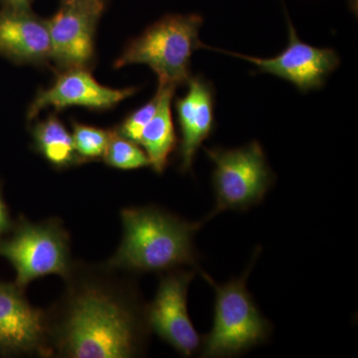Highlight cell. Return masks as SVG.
<instances>
[{"instance_id":"1","label":"cell","mask_w":358,"mask_h":358,"mask_svg":"<svg viewBox=\"0 0 358 358\" xmlns=\"http://www.w3.org/2000/svg\"><path fill=\"white\" fill-rule=\"evenodd\" d=\"M75 265L64 296L46 313L51 355L67 358H129L145 352L152 333L147 306L129 282Z\"/></svg>"},{"instance_id":"2","label":"cell","mask_w":358,"mask_h":358,"mask_svg":"<svg viewBox=\"0 0 358 358\" xmlns=\"http://www.w3.org/2000/svg\"><path fill=\"white\" fill-rule=\"evenodd\" d=\"M122 238L105 264L112 271L169 272L185 266L199 268L194 237L203 222H189L157 206L121 211Z\"/></svg>"},{"instance_id":"3","label":"cell","mask_w":358,"mask_h":358,"mask_svg":"<svg viewBox=\"0 0 358 358\" xmlns=\"http://www.w3.org/2000/svg\"><path fill=\"white\" fill-rule=\"evenodd\" d=\"M260 250H256L244 274L225 284H218L199 270L205 281L215 291L213 327L202 338L200 357H232L266 343L273 331V324L259 310L253 296L247 289V279Z\"/></svg>"},{"instance_id":"4","label":"cell","mask_w":358,"mask_h":358,"mask_svg":"<svg viewBox=\"0 0 358 358\" xmlns=\"http://www.w3.org/2000/svg\"><path fill=\"white\" fill-rule=\"evenodd\" d=\"M202 23L199 14L164 16L129 44L115 68L145 64L159 77V86L187 83L193 53L206 48L199 39Z\"/></svg>"},{"instance_id":"5","label":"cell","mask_w":358,"mask_h":358,"mask_svg":"<svg viewBox=\"0 0 358 358\" xmlns=\"http://www.w3.org/2000/svg\"><path fill=\"white\" fill-rule=\"evenodd\" d=\"M214 164L212 185L215 207L205 223L224 211H246L265 199L275 182L261 143L254 141L237 148H203Z\"/></svg>"},{"instance_id":"6","label":"cell","mask_w":358,"mask_h":358,"mask_svg":"<svg viewBox=\"0 0 358 358\" xmlns=\"http://www.w3.org/2000/svg\"><path fill=\"white\" fill-rule=\"evenodd\" d=\"M0 257L13 265L15 284L23 289L45 275L67 279L76 265L71 257L69 235L57 219L39 223L20 219L0 239Z\"/></svg>"},{"instance_id":"7","label":"cell","mask_w":358,"mask_h":358,"mask_svg":"<svg viewBox=\"0 0 358 358\" xmlns=\"http://www.w3.org/2000/svg\"><path fill=\"white\" fill-rule=\"evenodd\" d=\"M197 270L179 268L166 272L160 278L154 301L147 305L150 331L185 357L201 348L202 338L193 326L187 308L188 288Z\"/></svg>"},{"instance_id":"8","label":"cell","mask_w":358,"mask_h":358,"mask_svg":"<svg viewBox=\"0 0 358 358\" xmlns=\"http://www.w3.org/2000/svg\"><path fill=\"white\" fill-rule=\"evenodd\" d=\"M106 0H67L46 20L52 56L61 70L87 68L94 57V36Z\"/></svg>"},{"instance_id":"9","label":"cell","mask_w":358,"mask_h":358,"mask_svg":"<svg viewBox=\"0 0 358 358\" xmlns=\"http://www.w3.org/2000/svg\"><path fill=\"white\" fill-rule=\"evenodd\" d=\"M288 28V46L275 57L258 58L234 52H220L253 63L261 73L282 78L303 93L322 88L327 77L341 63L338 53L334 49L317 48L301 41L289 16Z\"/></svg>"},{"instance_id":"10","label":"cell","mask_w":358,"mask_h":358,"mask_svg":"<svg viewBox=\"0 0 358 358\" xmlns=\"http://www.w3.org/2000/svg\"><path fill=\"white\" fill-rule=\"evenodd\" d=\"M21 355L51 357L47 315L17 284L0 282V355Z\"/></svg>"},{"instance_id":"11","label":"cell","mask_w":358,"mask_h":358,"mask_svg":"<svg viewBox=\"0 0 358 358\" xmlns=\"http://www.w3.org/2000/svg\"><path fill=\"white\" fill-rule=\"evenodd\" d=\"M136 92V88H108L96 82L87 68H73L59 75L50 88L40 92L30 105L27 117L31 121L47 107L56 110L73 106L94 110L110 109Z\"/></svg>"},{"instance_id":"12","label":"cell","mask_w":358,"mask_h":358,"mask_svg":"<svg viewBox=\"0 0 358 358\" xmlns=\"http://www.w3.org/2000/svg\"><path fill=\"white\" fill-rule=\"evenodd\" d=\"M187 84V93L176 102L180 129L179 171L182 173H192L197 152L215 126L213 86L201 76L190 77Z\"/></svg>"},{"instance_id":"13","label":"cell","mask_w":358,"mask_h":358,"mask_svg":"<svg viewBox=\"0 0 358 358\" xmlns=\"http://www.w3.org/2000/svg\"><path fill=\"white\" fill-rule=\"evenodd\" d=\"M0 56L17 64H41L50 60L52 46L46 20L31 10H0Z\"/></svg>"},{"instance_id":"14","label":"cell","mask_w":358,"mask_h":358,"mask_svg":"<svg viewBox=\"0 0 358 358\" xmlns=\"http://www.w3.org/2000/svg\"><path fill=\"white\" fill-rule=\"evenodd\" d=\"M176 89L171 86H159V101L157 113L143 129L138 143L145 150L150 166L159 174L166 169L169 155L176 145L171 109Z\"/></svg>"},{"instance_id":"15","label":"cell","mask_w":358,"mask_h":358,"mask_svg":"<svg viewBox=\"0 0 358 358\" xmlns=\"http://www.w3.org/2000/svg\"><path fill=\"white\" fill-rule=\"evenodd\" d=\"M33 140L40 154L58 169L83 162L75 150L72 134L54 115L33 128Z\"/></svg>"},{"instance_id":"16","label":"cell","mask_w":358,"mask_h":358,"mask_svg":"<svg viewBox=\"0 0 358 358\" xmlns=\"http://www.w3.org/2000/svg\"><path fill=\"white\" fill-rule=\"evenodd\" d=\"M108 166L122 171H133L150 166L147 154L138 143L114 131L103 157Z\"/></svg>"},{"instance_id":"17","label":"cell","mask_w":358,"mask_h":358,"mask_svg":"<svg viewBox=\"0 0 358 358\" xmlns=\"http://www.w3.org/2000/svg\"><path fill=\"white\" fill-rule=\"evenodd\" d=\"M114 131L73 122L72 138L80 159L84 162L103 157Z\"/></svg>"},{"instance_id":"18","label":"cell","mask_w":358,"mask_h":358,"mask_svg":"<svg viewBox=\"0 0 358 358\" xmlns=\"http://www.w3.org/2000/svg\"><path fill=\"white\" fill-rule=\"evenodd\" d=\"M159 101V93L157 92V94L150 102L145 103L140 109L136 110L133 114L129 115L119 127V129H115V131L120 136L138 143L143 129L147 127L148 122H150V120L154 117L155 113H157Z\"/></svg>"},{"instance_id":"19","label":"cell","mask_w":358,"mask_h":358,"mask_svg":"<svg viewBox=\"0 0 358 358\" xmlns=\"http://www.w3.org/2000/svg\"><path fill=\"white\" fill-rule=\"evenodd\" d=\"M14 223L15 222L11 218L8 207L4 201L1 185H0V239L9 234V232L13 230Z\"/></svg>"},{"instance_id":"20","label":"cell","mask_w":358,"mask_h":358,"mask_svg":"<svg viewBox=\"0 0 358 358\" xmlns=\"http://www.w3.org/2000/svg\"><path fill=\"white\" fill-rule=\"evenodd\" d=\"M4 8L15 10H30L32 0H1Z\"/></svg>"},{"instance_id":"21","label":"cell","mask_w":358,"mask_h":358,"mask_svg":"<svg viewBox=\"0 0 358 358\" xmlns=\"http://www.w3.org/2000/svg\"><path fill=\"white\" fill-rule=\"evenodd\" d=\"M62 1H67V0H62Z\"/></svg>"}]
</instances>
